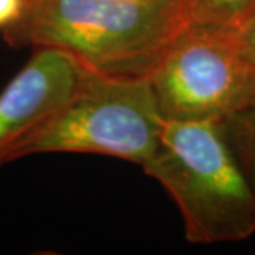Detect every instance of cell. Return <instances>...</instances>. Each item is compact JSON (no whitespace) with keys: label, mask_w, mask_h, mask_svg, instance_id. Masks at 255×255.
<instances>
[{"label":"cell","mask_w":255,"mask_h":255,"mask_svg":"<svg viewBox=\"0 0 255 255\" xmlns=\"http://www.w3.org/2000/svg\"><path fill=\"white\" fill-rule=\"evenodd\" d=\"M189 24L183 0H24L11 47L54 48L97 73L149 77Z\"/></svg>","instance_id":"1"},{"label":"cell","mask_w":255,"mask_h":255,"mask_svg":"<svg viewBox=\"0 0 255 255\" xmlns=\"http://www.w3.org/2000/svg\"><path fill=\"white\" fill-rule=\"evenodd\" d=\"M142 169L177 204L189 243H236L255 234V190L223 119H166Z\"/></svg>","instance_id":"2"},{"label":"cell","mask_w":255,"mask_h":255,"mask_svg":"<svg viewBox=\"0 0 255 255\" xmlns=\"http://www.w3.org/2000/svg\"><path fill=\"white\" fill-rule=\"evenodd\" d=\"M164 122L149 77L84 67L70 98L11 150L7 163L44 153H91L142 167L155 155Z\"/></svg>","instance_id":"3"},{"label":"cell","mask_w":255,"mask_h":255,"mask_svg":"<svg viewBox=\"0 0 255 255\" xmlns=\"http://www.w3.org/2000/svg\"><path fill=\"white\" fill-rule=\"evenodd\" d=\"M149 80L166 119H224L255 105V71L223 27L189 23Z\"/></svg>","instance_id":"4"},{"label":"cell","mask_w":255,"mask_h":255,"mask_svg":"<svg viewBox=\"0 0 255 255\" xmlns=\"http://www.w3.org/2000/svg\"><path fill=\"white\" fill-rule=\"evenodd\" d=\"M84 67L54 48H34L23 68L0 91V166L11 150L70 98Z\"/></svg>","instance_id":"5"},{"label":"cell","mask_w":255,"mask_h":255,"mask_svg":"<svg viewBox=\"0 0 255 255\" xmlns=\"http://www.w3.org/2000/svg\"><path fill=\"white\" fill-rule=\"evenodd\" d=\"M190 24L233 27L255 11V0H183Z\"/></svg>","instance_id":"6"},{"label":"cell","mask_w":255,"mask_h":255,"mask_svg":"<svg viewBox=\"0 0 255 255\" xmlns=\"http://www.w3.org/2000/svg\"><path fill=\"white\" fill-rule=\"evenodd\" d=\"M228 140L255 190V105L223 119Z\"/></svg>","instance_id":"7"},{"label":"cell","mask_w":255,"mask_h":255,"mask_svg":"<svg viewBox=\"0 0 255 255\" xmlns=\"http://www.w3.org/2000/svg\"><path fill=\"white\" fill-rule=\"evenodd\" d=\"M224 30L238 55L255 71V11L236 26Z\"/></svg>","instance_id":"8"},{"label":"cell","mask_w":255,"mask_h":255,"mask_svg":"<svg viewBox=\"0 0 255 255\" xmlns=\"http://www.w3.org/2000/svg\"><path fill=\"white\" fill-rule=\"evenodd\" d=\"M23 4L24 0H0V30L17 20Z\"/></svg>","instance_id":"9"}]
</instances>
